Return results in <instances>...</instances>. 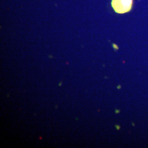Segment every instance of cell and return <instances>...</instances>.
<instances>
[{
    "label": "cell",
    "instance_id": "obj_1",
    "mask_svg": "<svg viewBox=\"0 0 148 148\" xmlns=\"http://www.w3.org/2000/svg\"><path fill=\"white\" fill-rule=\"evenodd\" d=\"M133 0H112L111 6L119 14H124L132 10Z\"/></svg>",
    "mask_w": 148,
    "mask_h": 148
},
{
    "label": "cell",
    "instance_id": "obj_2",
    "mask_svg": "<svg viewBox=\"0 0 148 148\" xmlns=\"http://www.w3.org/2000/svg\"><path fill=\"white\" fill-rule=\"evenodd\" d=\"M59 86H61V83H60V84H59Z\"/></svg>",
    "mask_w": 148,
    "mask_h": 148
}]
</instances>
